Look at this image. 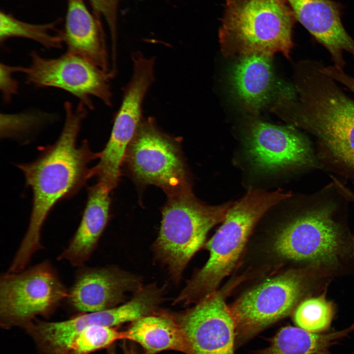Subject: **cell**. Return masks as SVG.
<instances>
[{
  "instance_id": "3",
  "label": "cell",
  "mask_w": 354,
  "mask_h": 354,
  "mask_svg": "<svg viewBox=\"0 0 354 354\" xmlns=\"http://www.w3.org/2000/svg\"><path fill=\"white\" fill-rule=\"evenodd\" d=\"M274 248L280 256L327 279L354 264V236L334 219L331 208L309 210L291 219L276 234Z\"/></svg>"
},
{
  "instance_id": "12",
  "label": "cell",
  "mask_w": 354,
  "mask_h": 354,
  "mask_svg": "<svg viewBox=\"0 0 354 354\" xmlns=\"http://www.w3.org/2000/svg\"><path fill=\"white\" fill-rule=\"evenodd\" d=\"M227 292L215 291L173 314L184 335L185 354H235L236 326L225 302Z\"/></svg>"
},
{
  "instance_id": "7",
  "label": "cell",
  "mask_w": 354,
  "mask_h": 354,
  "mask_svg": "<svg viewBox=\"0 0 354 354\" xmlns=\"http://www.w3.org/2000/svg\"><path fill=\"white\" fill-rule=\"evenodd\" d=\"M168 198L154 247L173 277L178 280L190 260L204 245L208 232L223 221L232 204L207 205L192 192Z\"/></svg>"
},
{
  "instance_id": "8",
  "label": "cell",
  "mask_w": 354,
  "mask_h": 354,
  "mask_svg": "<svg viewBox=\"0 0 354 354\" xmlns=\"http://www.w3.org/2000/svg\"><path fill=\"white\" fill-rule=\"evenodd\" d=\"M68 291L55 268L45 261L0 279V323L4 328H26L37 316L48 317Z\"/></svg>"
},
{
  "instance_id": "1",
  "label": "cell",
  "mask_w": 354,
  "mask_h": 354,
  "mask_svg": "<svg viewBox=\"0 0 354 354\" xmlns=\"http://www.w3.org/2000/svg\"><path fill=\"white\" fill-rule=\"evenodd\" d=\"M87 107L64 104L65 121L56 142L42 149L34 161L17 165L33 193L32 206L27 231L13 258L14 264L25 267L36 252L43 248L41 231L49 212L60 200L77 193L91 177L88 164L98 158L87 140L80 146L77 139Z\"/></svg>"
},
{
  "instance_id": "19",
  "label": "cell",
  "mask_w": 354,
  "mask_h": 354,
  "mask_svg": "<svg viewBox=\"0 0 354 354\" xmlns=\"http://www.w3.org/2000/svg\"><path fill=\"white\" fill-rule=\"evenodd\" d=\"M123 332L124 339L139 344L143 354L167 350L185 352L183 333L173 314L157 311L132 322Z\"/></svg>"
},
{
  "instance_id": "4",
  "label": "cell",
  "mask_w": 354,
  "mask_h": 354,
  "mask_svg": "<svg viewBox=\"0 0 354 354\" xmlns=\"http://www.w3.org/2000/svg\"><path fill=\"white\" fill-rule=\"evenodd\" d=\"M294 14L285 0H227L219 30L227 57L252 54L290 58Z\"/></svg>"
},
{
  "instance_id": "5",
  "label": "cell",
  "mask_w": 354,
  "mask_h": 354,
  "mask_svg": "<svg viewBox=\"0 0 354 354\" xmlns=\"http://www.w3.org/2000/svg\"><path fill=\"white\" fill-rule=\"evenodd\" d=\"M289 119L309 132L339 161L354 169V100L323 73L300 88Z\"/></svg>"
},
{
  "instance_id": "6",
  "label": "cell",
  "mask_w": 354,
  "mask_h": 354,
  "mask_svg": "<svg viewBox=\"0 0 354 354\" xmlns=\"http://www.w3.org/2000/svg\"><path fill=\"white\" fill-rule=\"evenodd\" d=\"M324 280L309 271L295 269L244 293L229 307L236 326V348L288 316Z\"/></svg>"
},
{
  "instance_id": "14",
  "label": "cell",
  "mask_w": 354,
  "mask_h": 354,
  "mask_svg": "<svg viewBox=\"0 0 354 354\" xmlns=\"http://www.w3.org/2000/svg\"><path fill=\"white\" fill-rule=\"evenodd\" d=\"M142 287L133 275L113 267H79L66 298L79 313L100 311L115 307L125 294Z\"/></svg>"
},
{
  "instance_id": "21",
  "label": "cell",
  "mask_w": 354,
  "mask_h": 354,
  "mask_svg": "<svg viewBox=\"0 0 354 354\" xmlns=\"http://www.w3.org/2000/svg\"><path fill=\"white\" fill-rule=\"evenodd\" d=\"M59 20L44 24H33L22 21L13 15L0 11V41L1 44L13 37H21L36 41L47 49L61 48L63 43L61 31L57 25Z\"/></svg>"
},
{
  "instance_id": "11",
  "label": "cell",
  "mask_w": 354,
  "mask_h": 354,
  "mask_svg": "<svg viewBox=\"0 0 354 354\" xmlns=\"http://www.w3.org/2000/svg\"><path fill=\"white\" fill-rule=\"evenodd\" d=\"M131 57L132 75L125 88L109 139L99 152V161L95 166L101 176L110 180L119 178L128 148L143 120V101L155 79L153 58L140 52H134Z\"/></svg>"
},
{
  "instance_id": "30",
  "label": "cell",
  "mask_w": 354,
  "mask_h": 354,
  "mask_svg": "<svg viewBox=\"0 0 354 354\" xmlns=\"http://www.w3.org/2000/svg\"><path fill=\"white\" fill-rule=\"evenodd\" d=\"M108 354H116L114 346L113 345L109 348Z\"/></svg>"
},
{
  "instance_id": "23",
  "label": "cell",
  "mask_w": 354,
  "mask_h": 354,
  "mask_svg": "<svg viewBox=\"0 0 354 354\" xmlns=\"http://www.w3.org/2000/svg\"><path fill=\"white\" fill-rule=\"evenodd\" d=\"M334 314L333 304L323 294L307 297L300 302L295 309L293 319L297 327L318 333L329 327Z\"/></svg>"
},
{
  "instance_id": "18",
  "label": "cell",
  "mask_w": 354,
  "mask_h": 354,
  "mask_svg": "<svg viewBox=\"0 0 354 354\" xmlns=\"http://www.w3.org/2000/svg\"><path fill=\"white\" fill-rule=\"evenodd\" d=\"M110 191L100 182L88 188V199L82 219L59 260L72 266H84L94 251L107 223L110 211Z\"/></svg>"
},
{
  "instance_id": "26",
  "label": "cell",
  "mask_w": 354,
  "mask_h": 354,
  "mask_svg": "<svg viewBox=\"0 0 354 354\" xmlns=\"http://www.w3.org/2000/svg\"><path fill=\"white\" fill-rule=\"evenodd\" d=\"M26 67L10 66L5 63L0 64V88L1 96L5 103L9 102L17 94L18 83L13 77L16 72L24 73Z\"/></svg>"
},
{
  "instance_id": "28",
  "label": "cell",
  "mask_w": 354,
  "mask_h": 354,
  "mask_svg": "<svg viewBox=\"0 0 354 354\" xmlns=\"http://www.w3.org/2000/svg\"><path fill=\"white\" fill-rule=\"evenodd\" d=\"M333 179L335 186L339 189V191L343 194V195L354 202V193L345 187L336 178L333 177Z\"/></svg>"
},
{
  "instance_id": "10",
  "label": "cell",
  "mask_w": 354,
  "mask_h": 354,
  "mask_svg": "<svg viewBox=\"0 0 354 354\" xmlns=\"http://www.w3.org/2000/svg\"><path fill=\"white\" fill-rule=\"evenodd\" d=\"M30 57L31 63L24 73L28 84L67 91L90 110L94 109L92 97L107 106L112 105L111 75L88 60L67 52L58 58H46L32 51Z\"/></svg>"
},
{
  "instance_id": "27",
  "label": "cell",
  "mask_w": 354,
  "mask_h": 354,
  "mask_svg": "<svg viewBox=\"0 0 354 354\" xmlns=\"http://www.w3.org/2000/svg\"><path fill=\"white\" fill-rule=\"evenodd\" d=\"M330 76L337 83L343 85L354 93V77L346 73L343 69L337 68L332 70Z\"/></svg>"
},
{
  "instance_id": "22",
  "label": "cell",
  "mask_w": 354,
  "mask_h": 354,
  "mask_svg": "<svg viewBox=\"0 0 354 354\" xmlns=\"http://www.w3.org/2000/svg\"><path fill=\"white\" fill-rule=\"evenodd\" d=\"M119 339H124L123 331L115 327L92 325L72 335L58 354H90L110 348Z\"/></svg>"
},
{
  "instance_id": "25",
  "label": "cell",
  "mask_w": 354,
  "mask_h": 354,
  "mask_svg": "<svg viewBox=\"0 0 354 354\" xmlns=\"http://www.w3.org/2000/svg\"><path fill=\"white\" fill-rule=\"evenodd\" d=\"M93 14L99 20H104L111 35L112 41H117V21L119 0H88Z\"/></svg>"
},
{
  "instance_id": "20",
  "label": "cell",
  "mask_w": 354,
  "mask_h": 354,
  "mask_svg": "<svg viewBox=\"0 0 354 354\" xmlns=\"http://www.w3.org/2000/svg\"><path fill=\"white\" fill-rule=\"evenodd\" d=\"M339 331L311 332L297 326L282 328L260 354H332L330 347L342 338Z\"/></svg>"
},
{
  "instance_id": "29",
  "label": "cell",
  "mask_w": 354,
  "mask_h": 354,
  "mask_svg": "<svg viewBox=\"0 0 354 354\" xmlns=\"http://www.w3.org/2000/svg\"><path fill=\"white\" fill-rule=\"evenodd\" d=\"M122 346L124 354H136L133 347L127 345L125 342H124Z\"/></svg>"
},
{
  "instance_id": "13",
  "label": "cell",
  "mask_w": 354,
  "mask_h": 354,
  "mask_svg": "<svg viewBox=\"0 0 354 354\" xmlns=\"http://www.w3.org/2000/svg\"><path fill=\"white\" fill-rule=\"evenodd\" d=\"M244 137L248 156L260 171L316 164L307 142L292 126L276 125L252 117L246 123Z\"/></svg>"
},
{
  "instance_id": "17",
  "label": "cell",
  "mask_w": 354,
  "mask_h": 354,
  "mask_svg": "<svg viewBox=\"0 0 354 354\" xmlns=\"http://www.w3.org/2000/svg\"><path fill=\"white\" fill-rule=\"evenodd\" d=\"M229 81L243 109L257 116L270 100L275 87L271 57L252 54L237 58L230 71Z\"/></svg>"
},
{
  "instance_id": "24",
  "label": "cell",
  "mask_w": 354,
  "mask_h": 354,
  "mask_svg": "<svg viewBox=\"0 0 354 354\" xmlns=\"http://www.w3.org/2000/svg\"><path fill=\"white\" fill-rule=\"evenodd\" d=\"M48 116L39 112L1 114V137H13L26 133L40 125Z\"/></svg>"
},
{
  "instance_id": "16",
  "label": "cell",
  "mask_w": 354,
  "mask_h": 354,
  "mask_svg": "<svg viewBox=\"0 0 354 354\" xmlns=\"http://www.w3.org/2000/svg\"><path fill=\"white\" fill-rule=\"evenodd\" d=\"M61 36L67 53L81 57L111 74L102 24L90 12L84 0H67Z\"/></svg>"
},
{
  "instance_id": "9",
  "label": "cell",
  "mask_w": 354,
  "mask_h": 354,
  "mask_svg": "<svg viewBox=\"0 0 354 354\" xmlns=\"http://www.w3.org/2000/svg\"><path fill=\"white\" fill-rule=\"evenodd\" d=\"M125 159L133 177L143 185L158 186L168 197L192 192L178 145L152 118L142 121Z\"/></svg>"
},
{
  "instance_id": "15",
  "label": "cell",
  "mask_w": 354,
  "mask_h": 354,
  "mask_svg": "<svg viewBox=\"0 0 354 354\" xmlns=\"http://www.w3.org/2000/svg\"><path fill=\"white\" fill-rule=\"evenodd\" d=\"M297 20L328 51L333 65L344 69V52L354 59V40L345 30L339 5L331 0H285Z\"/></svg>"
},
{
  "instance_id": "2",
  "label": "cell",
  "mask_w": 354,
  "mask_h": 354,
  "mask_svg": "<svg viewBox=\"0 0 354 354\" xmlns=\"http://www.w3.org/2000/svg\"><path fill=\"white\" fill-rule=\"evenodd\" d=\"M291 195L279 190L250 189L228 210L223 223L205 244L206 265L187 283L174 303H197L216 291L235 268L254 227L270 208Z\"/></svg>"
}]
</instances>
